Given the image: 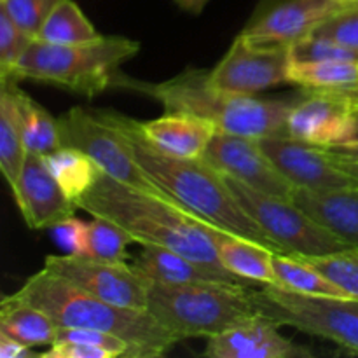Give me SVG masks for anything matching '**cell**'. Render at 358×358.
Wrapping results in <instances>:
<instances>
[{
  "mask_svg": "<svg viewBox=\"0 0 358 358\" xmlns=\"http://www.w3.org/2000/svg\"><path fill=\"white\" fill-rule=\"evenodd\" d=\"M96 112L121 131L131 147L136 163L175 201L205 222L257 241L273 252H282L257 222L245 213L227 187L224 175L203 157H180L164 152L147 138L136 119L107 108H96Z\"/></svg>",
  "mask_w": 358,
  "mask_h": 358,
  "instance_id": "cell-1",
  "label": "cell"
},
{
  "mask_svg": "<svg viewBox=\"0 0 358 358\" xmlns=\"http://www.w3.org/2000/svg\"><path fill=\"white\" fill-rule=\"evenodd\" d=\"M76 205L91 217H101L124 227L136 243L171 248L217 271L231 273L217 255L215 226L177 201L122 184L100 170L94 184Z\"/></svg>",
  "mask_w": 358,
  "mask_h": 358,
  "instance_id": "cell-2",
  "label": "cell"
},
{
  "mask_svg": "<svg viewBox=\"0 0 358 358\" xmlns=\"http://www.w3.org/2000/svg\"><path fill=\"white\" fill-rule=\"evenodd\" d=\"M7 297L41 308L59 329H94L119 336L135 348L136 358L163 357L178 343L149 310L98 299L45 268Z\"/></svg>",
  "mask_w": 358,
  "mask_h": 358,
  "instance_id": "cell-3",
  "label": "cell"
},
{
  "mask_svg": "<svg viewBox=\"0 0 358 358\" xmlns=\"http://www.w3.org/2000/svg\"><path fill=\"white\" fill-rule=\"evenodd\" d=\"M117 80L122 86L152 96L166 112L199 115L212 121L220 131L252 138L287 135V117L294 101L227 93L210 83L208 70L185 69L157 84L126 80L124 77Z\"/></svg>",
  "mask_w": 358,
  "mask_h": 358,
  "instance_id": "cell-4",
  "label": "cell"
},
{
  "mask_svg": "<svg viewBox=\"0 0 358 358\" xmlns=\"http://www.w3.org/2000/svg\"><path fill=\"white\" fill-rule=\"evenodd\" d=\"M140 51V42L100 35L83 44H51L34 38L16 63L10 80H37L94 98L115 84L117 70Z\"/></svg>",
  "mask_w": 358,
  "mask_h": 358,
  "instance_id": "cell-5",
  "label": "cell"
},
{
  "mask_svg": "<svg viewBox=\"0 0 358 358\" xmlns=\"http://www.w3.org/2000/svg\"><path fill=\"white\" fill-rule=\"evenodd\" d=\"M147 310L178 341L212 338L257 317L252 287L243 283H149Z\"/></svg>",
  "mask_w": 358,
  "mask_h": 358,
  "instance_id": "cell-6",
  "label": "cell"
},
{
  "mask_svg": "<svg viewBox=\"0 0 358 358\" xmlns=\"http://www.w3.org/2000/svg\"><path fill=\"white\" fill-rule=\"evenodd\" d=\"M262 317L280 327L329 339L358 355V297H320L290 292L271 283L252 289Z\"/></svg>",
  "mask_w": 358,
  "mask_h": 358,
  "instance_id": "cell-7",
  "label": "cell"
},
{
  "mask_svg": "<svg viewBox=\"0 0 358 358\" xmlns=\"http://www.w3.org/2000/svg\"><path fill=\"white\" fill-rule=\"evenodd\" d=\"M224 180L245 213L257 222L283 254L317 257L352 248L334 233L315 222L292 199L266 194L229 175H224Z\"/></svg>",
  "mask_w": 358,
  "mask_h": 358,
  "instance_id": "cell-8",
  "label": "cell"
},
{
  "mask_svg": "<svg viewBox=\"0 0 358 358\" xmlns=\"http://www.w3.org/2000/svg\"><path fill=\"white\" fill-rule=\"evenodd\" d=\"M58 126L62 145L79 149L103 173L143 192L175 201L136 163L131 147L121 131L98 115L96 110L73 107L59 115Z\"/></svg>",
  "mask_w": 358,
  "mask_h": 358,
  "instance_id": "cell-9",
  "label": "cell"
},
{
  "mask_svg": "<svg viewBox=\"0 0 358 358\" xmlns=\"http://www.w3.org/2000/svg\"><path fill=\"white\" fill-rule=\"evenodd\" d=\"M44 268L98 299L117 306L147 310L150 282L135 264L65 254L48 255Z\"/></svg>",
  "mask_w": 358,
  "mask_h": 358,
  "instance_id": "cell-10",
  "label": "cell"
},
{
  "mask_svg": "<svg viewBox=\"0 0 358 358\" xmlns=\"http://www.w3.org/2000/svg\"><path fill=\"white\" fill-rule=\"evenodd\" d=\"M289 45H255L241 35L234 38L229 51L208 70L210 83L219 90L245 96L289 83Z\"/></svg>",
  "mask_w": 358,
  "mask_h": 358,
  "instance_id": "cell-11",
  "label": "cell"
},
{
  "mask_svg": "<svg viewBox=\"0 0 358 358\" xmlns=\"http://www.w3.org/2000/svg\"><path fill=\"white\" fill-rule=\"evenodd\" d=\"M201 157L222 175H229L266 194L292 199L296 191L266 156L259 138L217 129Z\"/></svg>",
  "mask_w": 358,
  "mask_h": 358,
  "instance_id": "cell-12",
  "label": "cell"
},
{
  "mask_svg": "<svg viewBox=\"0 0 358 358\" xmlns=\"http://www.w3.org/2000/svg\"><path fill=\"white\" fill-rule=\"evenodd\" d=\"M259 143L276 170L296 189L325 191L358 185L336 164L325 147L289 135L264 136L259 138Z\"/></svg>",
  "mask_w": 358,
  "mask_h": 358,
  "instance_id": "cell-13",
  "label": "cell"
},
{
  "mask_svg": "<svg viewBox=\"0 0 358 358\" xmlns=\"http://www.w3.org/2000/svg\"><path fill=\"white\" fill-rule=\"evenodd\" d=\"M10 191L24 222L31 229H51L62 220L73 217L79 208L59 187L44 157L37 154L27 152L16 185Z\"/></svg>",
  "mask_w": 358,
  "mask_h": 358,
  "instance_id": "cell-14",
  "label": "cell"
},
{
  "mask_svg": "<svg viewBox=\"0 0 358 358\" xmlns=\"http://www.w3.org/2000/svg\"><path fill=\"white\" fill-rule=\"evenodd\" d=\"M355 100L346 94L308 93L290 107L287 135L322 147L348 143Z\"/></svg>",
  "mask_w": 358,
  "mask_h": 358,
  "instance_id": "cell-15",
  "label": "cell"
},
{
  "mask_svg": "<svg viewBox=\"0 0 358 358\" xmlns=\"http://www.w3.org/2000/svg\"><path fill=\"white\" fill-rule=\"evenodd\" d=\"M339 0H285L248 24L241 37L255 45H292L313 34Z\"/></svg>",
  "mask_w": 358,
  "mask_h": 358,
  "instance_id": "cell-16",
  "label": "cell"
},
{
  "mask_svg": "<svg viewBox=\"0 0 358 358\" xmlns=\"http://www.w3.org/2000/svg\"><path fill=\"white\" fill-rule=\"evenodd\" d=\"M203 353L210 358H299L311 355L310 350L294 345L280 334V325L262 315L208 338Z\"/></svg>",
  "mask_w": 358,
  "mask_h": 358,
  "instance_id": "cell-17",
  "label": "cell"
},
{
  "mask_svg": "<svg viewBox=\"0 0 358 358\" xmlns=\"http://www.w3.org/2000/svg\"><path fill=\"white\" fill-rule=\"evenodd\" d=\"M292 201L348 247L358 248V185L325 191L296 189Z\"/></svg>",
  "mask_w": 358,
  "mask_h": 358,
  "instance_id": "cell-18",
  "label": "cell"
},
{
  "mask_svg": "<svg viewBox=\"0 0 358 358\" xmlns=\"http://www.w3.org/2000/svg\"><path fill=\"white\" fill-rule=\"evenodd\" d=\"M135 268L145 276L149 282L163 283V285H185V283H243L248 280L240 278L233 273H222L208 268L201 262L192 261L187 255L159 245H142V250L133 262Z\"/></svg>",
  "mask_w": 358,
  "mask_h": 358,
  "instance_id": "cell-19",
  "label": "cell"
},
{
  "mask_svg": "<svg viewBox=\"0 0 358 358\" xmlns=\"http://www.w3.org/2000/svg\"><path fill=\"white\" fill-rule=\"evenodd\" d=\"M140 124L154 145L180 157H201L217 133L212 121L189 112H166Z\"/></svg>",
  "mask_w": 358,
  "mask_h": 358,
  "instance_id": "cell-20",
  "label": "cell"
},
{
  "mask_svg": "<svg viewBox=\"0 0 358 358\" xmlns=\"http://www.w3.org/2000/svg\"><path fill=\"white\" fill-rule=\"evenodd\" d=\"M213 241L224 268L248 282L275 285L276 276L273 269V255L276 252L269 250L257 241L224 231L220 227L213 229Z\"/></svg>",
  "mask_w": 358,
  "mask_h": 358,
  "instance_id": "cell-21",
  "label": "cell"
},
{
  "mask_svg": "<svg viewBox=\"0 0 358 358\" xmlns=\"http://www.w3.org/2000/svg\"><path fill=\"white\" fill-rule=\"evenodd\" d=\"M16 83L17 80H2L0 84H7L13 94L24 149L30 154H37L42 157L48 156L52 150L62 147L58 119L52 117L41 103H37L34 98L20 90Z\"/></svg>",
  "mask_w": 358,
  "mask_h": 358,
  "instance_id": "cell-22",
  "label": "cell"
},
{
  "mask_svg": "<svg viewBox=\"0 0 358 358\" xmlns=\"http://www.w3.org/2000/svg\"><path fill=\"white\" fill-rule=\"evenodd\" d=\"M59 327L41 308L3 297L0 304V334H6L23 345L52 346L58 339Z\"/></svg>",
  "mask_w": 358,
  "mask_h": 358,
  "instance_id": "cell-23",
  "label": "cell"
},
{
  "mask_svg": "<svg viewBox=\"0 0 358 358\" xmlns=\"http://www.w3.org/2000/svg\"><path fill=\"white\" fill-rule=\"evenodd\" d=\"M289 83L308 93H336L358 100V62H292Z\"/></svg>",
  "mask_w": 358,
  "mask_h": 358,
  "instance_id": "cell-24",
  "label": "cell"
},
{
  "mask_svg": "<svg viewBox=\"0 0 358 358\" xmlns=\"http://www.w3.org/2000/svg\"><path fill=\"white\" fill-rule=\"evenodd\" d=\"M273 269L276 276L275 285L290 292L320 297H350L301 255L276 252L273 255Z\"/></svg>",
  "mask_w": 358,
  "mask_h": 358,
  "instance_id": "cell-25",
  "label": "cell"
},
{
  "mask_svg": "<svg viewBox=\"0 0 358 358\" xmlns=\"http://www.w3.org/2000/svg\"><path fill=\"white\" fill-rule=\"evenodd\" d=\"M44 161L59 187L73 201H77L94 184L100 173V168L86 154L73 147L62 145L44 156Z\"/></svg>",
  "mask_w": 358,
  "mask_h": 358,
  "instance_id": "cell-26",
  "label": "cell"
},
{
  "mask_svg": "<svg viewBox=\"0 0 358 358\" xmlns=\"http://www.w3.org/2000/svg\"><path fill=\"white\" fill-rule=\"evenodd\" d=\"M27 157L16 105L7 84H0V170L13 189Z\"/></svg>",
  "mask_w": 358,
  "mask_h": 358,
  "instance_id": "cell-27",
  "label": "cell"
},
{
  "mask_svg": "<svg viewBox=\"0 0 358 358\" xmlns=\"http://www.w3.org/2000/svg\"><path fill=\"white\" fill-rule=\"evenodd\" d=\"M100 37L73 0H62L42 27L38 38L51 44H83Z\"/></svg>",
  "mask_w": 358,
  "mask_h": 358,
  "instance_id": "cell-28",
  "label": "cell"
},
{
  "mask_svg": "<svg viewBox=\"0 0 358 358\" xmlns=\"http://www.w3.org/2000/svg\"><path fill=\"white\" fill-rule=\"evenodd\" d=\"M136 243L135 238L121 227L101 217H93L87 229V255L101 261H124L128 245Z\"/></svg>",
  "mask_w": 358,
  "mask_h": 358,
  "instance_id": "cell-29",
  "label": "cell"
},
{
  "mask_svg": "<svg viewBox=\"0 0 358 358\" xmlns=\"http://www.w3.org/2000/svg\"><path fill=\"white\" fill-rule=\"evenodd\" d=\"M313 268L331 282H334L339 289L345 290L348 296L358 297V248H346V250L334 252L329 255H317V257H306Z\"/></svg>",
  "mask_w": 358,
  "mask_h": 358,
  "instance_id": "cell-30",
  "label": "cell"
},
{
  "mask_svg": "<svg viewBox=\"0 0 358 358\" xmlns=\"http://www.w3.org/2000/svg\"><path fill=\"white\" fill-rule=\"evenodd\" d=\"M62 0H0V10L6 13L28 37L38 38L49 14Z\"/></svg>",
  "mask_w": 358,
  "mask_h": 358,
  "instance_id": "cell-31",
  "label": "cell"
},
{
  "mask_svg": "<svg viewBox=\"0 0 358 358\" xmlns=\"http://www.w3.org/2000/svg\"><path fill=\"white\" fill-rule=\"evenodd\" d=\"M311 35L331 38L358 51V0L339 3Z\"/></svg>",
  "mask_w": 358,
  "mask_h": 358,
  "instance_id": "cell-32",
  "label": "cell"
},
{
  "mask_svg": "<svg viewBox=\"0 0 358 358\" xmlns=\"http://www.w3.org/2000/svg\"><path fill=\"white\" fill-rule=\"evenodd\" d=\"M292 62H358V51L331 38L308 35L290 45Z\"/></svg>",
  "mask_w": 358,
  "mask_h": 358,
  "instance_id": "cell-33",
  "label": "cell"
},
{
  "mask_svg": "<svg viewBox=\"0 0 358 358\" xmlns=\"http://www.w3.org/2000/svg\"><path fill=\"white\" fill-rule=\"evenodd\" d=\"M31 41L34 38L0 10V83L13 79L14 66Z\"/></svg>",
  "mask_w": 358,
  "mask_h": 358,
  "instance_id": "cell-34",
  "label": "cell"
},
{
  "mask_svg": "<svg viewBox=\"0 0 358 358\" xmlns=\"http://www.w3.org/2000/svg\"><path fill=\"white\" fill-rule=\"evenodd\" d=\"M87 229H90V224L76 217L62 220L55 227H51L52 236L58 241L59 247L66 254L76 255H87Z\"/></svg>",
  "mask_w": 358,
  "mask_h": 358,
  "instance_id": "cell-35",
  "label": "cell"
},
{
  "mask_svg": "<svg viewBox=\"0 0 358 358\" xmlns=\"http://www.w3.org/2000/svg\"><path fill=\"white\" fill-rule=\"evenodd\" d=\"M38 358H115L108 350L87 345V343L58 341L49 346L48 352L41 353Z\"/></svg>",
  "mask_w": 358,
  "mask_h": 358,
  "instance_id": "cell-36",
  "label": "cell"
},
{
  "mask_svg": "<svg viewBox=\"0 0 358 358\" xmlns=\"http://www.w3.org/2000/svg\"><path fill=\"white\" fill-rule=\"evenodd\" d=\"M0 357L2 358H30L38 357L30 350V346L16 341L6 334H0Z\"/></svg>",
  "mask_w": 358,
  "mask_h": 358,
  "instance_id": "cell-37",
  "label": "cell"
},
{
  "mask_svg": "<svg viewBox=\"0 0 358 358\" xmlns=\"http://www.w3.org/2000/svg\"><path fill=\"white\" fill-rule=\"evenodd\" d=\"M325 149L334 156L358 161V143H341V145H331L325 147Z\"/></svg>",
  "mask_w": 358,
  "mask_h": 358,
  "instance_id": "cell-38",
  "label": "cell"
},
{
  "mask_svg": "<svg viewBox=\"0 0 358 358\" xmlns=\"http://www.w3.org/2000/svg\"><path fill=\"white\" fill-rule=\"evenodd\" d=\"M327 150V149H325ZM329 152V150H327ZM331 154V152H329ZM332 157H334L336 164H338L339 168H341L343 171H345L346 175H350V177L353 178V180L358 184V161H353V159H346V157H339V156H334V154H331Z\"/></svg>",
  "mask_w": 358,
  "mask_h": 358,
  "instance_id": "cell-39",
  "label": "cell"
},
{
  "mask_svg": "<svg viewBox=\"0 0 358 358\" xmlns=\"http://www.w3.org/2000/svg\"><path fill=\"white\" fill-rule=\"evenodd\" d=\"M208 2L210 0H175V3H177L182 10H185V13H192V14L201 13Z\"/></svg>",
  "mask_w": 358,
  "mask_h": 358,
  "instance_id": "cell-40",
  "label": "cell"
},
{
  "mask_svg": "<svg viewBox=\"0 0 358 358\" xmlns=\"http://www.w3.org/2000/svg\"><path fill=\"white\" fill-rule=\"evenodd\" d=\"M348 143H358V100L353 103L352 110V135H350Z\"/></svg>",
  "mask_w": 358,
  "mask_h": 358,
  "instance_id": "cell-41",
  "label": "cell"
},
{
  "mask_svg": "<svg viewBox=\"0 0 358 358\" xmlns=\"http://www.w3.org/2000/svg\"><path fill=\"white\" fill-rule=\"evenodd\" d=\"M339 2H348V0H339Z\"/></svg>",
  "mask_w": 358,
  "mask_h": 358,
  "instance_id": "cell-42",
  "label": "cell"
}]
</instances>
